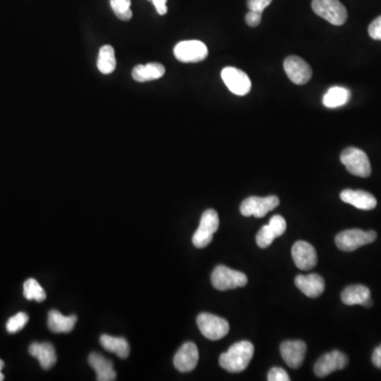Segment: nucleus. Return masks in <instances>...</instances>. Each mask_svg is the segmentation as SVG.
I'll return each mask as SVG.
<instances>
[{
    "label": "nucleus",
    "mask_w": 381,
    "mask_h": 381,
    "mask_svg": "<svg viewBox=\"0 0 381 381\" xmlns=\"http://www.w3.org/2000/svg\"><path fill=\"white\" fill-rule=\"evenodd\" d=\"M372 361L376 368L381 369V344L373 351Z\"/></svg>",
    "instance_id": "nucleus-35"
},
{
    "label": "nucleus",
    "mask_w": 381,
    "mask_h": 381,
    "mask_svg": "<svg viewBox=\"0 0 381 381\" xmlns=\"http://www.w3.org/2000/svg\"><path fill=\"white\" fill-rule=\"evenodd\" d=\"M341 299L347 305H362L364 307H372L373 300L371 291L367 286L351 285L345 288L341 294Z\"/></svg>",
    "instance_id": "nucleus-18"
},
{
    "label": "nucleus",
    "mask_w": 381,
    "mask_h": 381,
    "mask_svg": "<svg viewBox=\"0 0 381 381\" xmlns=\"http://www.w3.org/2000/svg\"><path fill=\"white\" fill-rule=\"evenodd\" d=\"M174 55L181 63H198L206 60L208 48L203 41H181L174 48Z\"/></svg>",
    "instance_id": "nucleus-9"
},
{
    "label": "nucleus",
    "mask_w": 381,
    "mask_h": 381,
    "mask_svg": "<svg viewBox=\"0 0 381 381\" xmlns=\"http://www.w3.org/2000/svg\"><path fill=\"white\" fill-rule=\"evenodd\" d=\"M165 68L159 63H150L146 65H138L133 69V79L137 82L145 83L158 80L165 76Z\"/></svg>",
    "instance_id": "nucleus-22"
},
{
    "label": "nucleus",
    "mask_w": 381,
    "mask_h": 381,
    "mask_svg": "<svg viewBox=\"0 0 381 381\" xmlns=\"http://www.w3.org/2000/svg\"><path fill=\"white\" fill-rule=\"evenodd\" d=\"M3 367H5V362L0 359V371L3 370Z\"/></svg>",
    "instance_id": "nucleus-36"
},
{
    "label": "nucleus",
    "mask_w": 381,
    "mask_h": 381,
    "mask_svg": "<svg viewBox=\"0 0 381 381\" xmlns=\"http://www.w3.org/2000/svg\"><path fill=\"white\" fill-rule=\"evenodd\" d=\"M377 238L375 231H363L360 229H351L342 231L336 236V245L345 252L355 251L360 247L372 244Z\"/></svg>",
    "instance_id": "nucleus-2"
},
{
    "label": "nucleus",
    "mask_w": 381,
    "mask_h": 381,
    "mask_svg": "<svg viewBox=\"0 0 381 381\" xmlns=\"http://www.w3.org/2000/svg\"><path fill=\"white\" fill-rule=\"evenodd\" d=\"M90 367L96 371V380L114 381L116 379V373L114 370L112 362L98 353H92L90 355Z\"/></svg>",
    "instance_id": "nucleus-21"
},
{
    "label": "nucleus",
    "mask_w": 381,
    "mask_h": 381,
    "mask_svg": "<svg viewBox=\"0 0 381 381\" xmlns=\"http://www.w3.org/2000/svg\"><path fill=\"white\" fill-rule=\"evenodd\" d=\"M98 69L103 74H110L114 72L116 66V55L114 50L110 45H105L99 51Z\"/></svg>",
    "instance_id": "nucleus-26"
},
{
    "label": "nucleus",
    "mask_w": 381,
    "mask_h": 381,
    "mask_svg": "<svg viewBox=\"0 0 381 381\" xmlns=\"http://www.w3.org/2000/svg\"><path fill=\"white\" fill-rule=\"evenodd\" d=\"M245 19L249 27H258L262 21V13L258 11H249Z\"/></svg>",
    "instance_id": "nucleus-33"
},
{
    "label": "nucleus",
    "mask_w": 381,
    "mask_h": 381,
    "mask_svg": "<svg viewBox=\"0 0 381 381\" xmlns=\"http://www.w3.org/2000/svg\"><path fill=\"white\" fill-rule=\"evenodd\" d=\"M29 321V317L27 313H19L17 315L10 318L7 323V331L10 333H19V331L23 329Z\"/></svg>",
    "instance_id": "nucleus-29"
},
{
    "label": "nucleus",
    "mask_w": 381,
    "mask_h": 381,
    "mask_svg": "<svg viewBox=\"0 0 381 381\" xmlns=\"http://www.w3.org/2000/svg\"><path fill=\"white\" fill-rule=\"evenodd\" d=\"M155 6L156 11L159 15H165L167 13V0H150Z\"/></svg>",
    "instance_id": "nucleus-34"
},
{
    "label": "nucleus",
    "mask_w": 381,
    "mask_h": 381,
    "mask_svg": "<svg viewBox=\"0 0 381 381\" xmlns=\"http://www.w3.org/2000/svg\"><path fill=\"white\" fill-rule=\"evenodd\" d=\"M219 227L218 214L216 211L209 209L201 215L200 224L193 236V245L196 248H205L213 240V234Z\"/></svg>",
    "instance_id": "nucleus-7"
},
{
    "label": "nucleus",
    "mask_w": 381,
    "mask_h": 381,
    "mask_svg": "<svg viewBox=\"0 0 381 381\" xmlns=\"http://www.w3.org/2000/svg\"><path fill=\"white\" fill-rule=\"evenodd\" d=\"M351 98V92L344 87H331L323 96V104L327 108H337L345 105Z\"/></svg>",
    "instance_id": "nucleus-25"
},
{
    "label": "nucleus",
    "mask_w": 381,
    "mask_h": 381,
    "mask_svg": "<svg viewBox=\"0 0 381 381\" xmlns=\"http://www.w3.org/2000/svg\"><path fill=\"white\" fill-rule=\"evenodd\" d=\"M349 363L347 356L341 351H333L320 357L315 364V374L318 377H325L336 371L343 370Z\"/></svg>",
    "instance_id": "nucleus-11"
},
{
    "label": "nucleus",
    "mask_w": 381,
    "mask_h": 381,
    "mask_svg": "<svg viewBox=\"0 0 381 381\" xmlns=\"http://www.w3.org/2000/svg\"><path fill=\"white\" fill-rule=\"evenodd\" d=\"M280 351L282 358L289 368L299 369L305 358L307 347L303 341L289 340L282 343Z\"/></svg>",
    "instance_id": "nucleus-16"
},
{
    "label": "nucleus",
    "mask_w": 381,
    "mask_h": 381,
    "mask_svg": "<svg viewBox=\"0 0 381 381\" xmlns=\"http://www.w3.org/2000/svg\"><path fill=\"white\" fill-rule=\"evenodd\" d=\"M280 205V199L276 196L258 197L251 196L245 199L240 205V213L243 216H266L270 211L274 210Z\"/></svg>",
    "instance_id": "nucleus-8"
},
{
    "label": "nucleus",
    "mask_w": 381,
    "mask_h": 381,
    "mask_svg": "<svg viewBox=\"0 0 381 381\" xmlns=\"http://www.w3.org/2000/svg\"><path fill=\"white\" fill-rule=\"evenodd\" d=\"M272 3V0H247V7L250 11H262Z\"/></svg>",
    "instance_id": "nucleus-31"
},
{
    "label": "nucleus",
    "mask_w": 381,
    "mask_h": 381,
    "mask_svg": "<svg viewBox=\"0 0 381 381\" xmlns=\"http://www.w3.org/2000/svg\"><path fill=\"white\" fill-rule=\"evenodd\" d=\"M295 283L304 295L309 298L320 297L325 289V278L317 274L298 276Z\"/></svg>",
    "instance_id": "nucleus-19"
},
{
    "label": "nucleus",
    "mask_w": 381,
    "mask_h": 381,
    "mask_svg": "<svg viewBox=\"0 0 381 381\" xmlns=\"http://www.w3.org/2000/svg\"><path fill=\"white\" fill-rule=\"evenodd\" d=\"M369 34L373 39L381 41V17H377L369 27Z\"/></svg>",
    "instance_id": "nucleus-32"
},
{
    "label": "nucleus",
    "mask_w": 381,
    "mask_h": 381,
    "mask_svg": "<svg viewBox=\"0 0 381 381\" xmlns=\"http://www.w3.org/2000/svg\"><path fill=\"white\" fill-rule=\"evenodd\" d=\"M29 353L31 356L39 359V364L43 370H49L56 363V354L51 343H32L29 347Z\"/></svg>",
    "instance_id": "nucleus-20"
},
{
    "label": "nucleus",
    "mask_w": 381,
    "mask_h": 381,
    "mask_svg": "<svg viewBox=\"0 0 381 381\" xmlns=\"http://www.w3.org/2000/svg\"><path fill=\"white\" fill-rule=\"evenodd\" d=\"M254 344L249 341H240L220 355L219 365L230 373L243 372L254 358Z\"/></svg>",
    "instance_id": "nucleus-1"
},
{
    "label": "nucleus",
    "mask_w": 381,
    "mask_h": 381,
    "mask_svg": "<svg viewBox=\"0 0 381 381\" xmlns=\"http://www.w3.org/2000/svg\"><path fill=\"white\" fill-rule=\"evenodd\" d=\"M341 163L353 175L367 178L371 175V163L368 155L356 147H347L341 153Z\"/></svg>",
    "instance_id": "nucleus-4"
},
{
    "label": "nucleus",
    "mask_w": 381,
    "mask_h": 381,
    "mask_svg": "<svg viewBox=\"0 0 381 381\" xmlns=\"http://www.w3.org/2000/svg\"><path fill=\"white\" fill-rule=\"evenodd\" d=\"M76 316H63L59 311H51L48 315V327L55 333H70L76 323Z\"/></svg>",
    "instance_id": "nucleus-23"
},
{
    "label": "nucleus",
    "mask_w": 381,
    "mask_h": 381,
    "mask_svg": "<svg viewBox=\"0 0 381 381\" xmlns=\"http://www.w3.org/2000/svg\"><path fill=\"white\" fill-rule=\"evenodd\" d=\"M222 79L228 90L236 96H246L251 90V81L240 69L226 67L222 70Z\"/></svg>",
    "instance_id": "nucleus-10"
},
{
    "label": "nucleus",
    "mask_w": 381,
    "mask_h": 381,
    "mask_svg": "<svg viewBox=\"0 0 381 381\" xmlns=\"http://www.w3.org/2000/svg\"><path fill=\"white\" fill-rule=\"evenodd\" d=\"M23 296L29 301L34 300L37 302L45 301L47 297L45 290L34 278H29L23 284Z\"/></svg>",
    "instance_id": "nucleus-27"
},
{
    "label": "nucleus",
    "mask_w": 381,
    "mask_h": 381,
    "mask_svg": "<svg viewBox=\"0 0 381 381\" xmlns=\"http://www.w3.org/2000/svg\"><path fill=\"white\" fill-rule=\"evenodd\" d=\"M284 70L288 78L292 83L297 85H304L309 82L313 76V70L305 61L302 60L301 57L288 56L284 62Z\"/></svg>",
    "instance_id": "nucleus-12"
},
{
    "label": "nucleus",
    "mask_w": 381,
    "mask_h": 381,
    "mask_svg": "<svg viewBox=\"0 0 381 381\" xmlns=\"http://www.w3.org/2000/svg\"><path fill=\"white\" fill-rule=\"evenodd\" d=\"M269 381H289L290 377L288 373L282 368H272L268 373Z\"/></svg>",
    "instance_id": "nucleus-30"
},
{
    "label": "nucleus",
    "mask_w": 381,
    "mask_h": 381,
    "mask_svg": "<svg viewBox=\"0 0 381 381\" xmlns=\"http://www.w3.org/2000/svg\"><path fill=\"white\" fill-rule=\"evenodd\" d=\"M211 282L214 288L225 291V290L244 287L248 283V278L243 272L231 269L227 266L219 265L213 270Z\"/></svg>",
    "instance_id": "nucleus-3"
},
{
    "label": "nucleus",
    "mask_w": 381,
    "mask_h": 381,
    "mask_svg": "<svg viewBox=\"0 0 381 381\" xmlns=\"http://www.w3.org/2000/svg\"><path fill=\"white\" fill-rule=\"evenodd\" d=\"M130 0H110L112 11L118 19L128 21L133 17V12L130 10Z\"/></svg>",
    "instance_id": "nucleus-28"
},
{
    "label": "nucleus",
    "mask_w": 381,
    "mask_h": 381,
    "mask_svg": "<svg viewBox=\"0 0 381 381\" xmlns=\"http://www.w3.org/2000/svg\"><path fill=\"white\" fill-rule=\"evenodd\" d=\"M311 8L318 17L333 25H342L347 19V11L339 0H313Z\"/></svg>",
    "instance_id": "nucleus-5"
},
{
    "label": "nucleus",
    "mask_w": 381,
    "mask_h": 381,
    "mask_svg": "<svg viewBox=\"0 0 381 381\" xmlns=\"http://www.w3.org/2000/svg\"><path fill=\"white\" fill-rule=\"evenodd\" d=\"M285 231V218L281 215H274L270 219L269 225L262 227V229L258 231L256 234V244L260 248H267L276 238L283 236Z\"/></svg>",
    "instance_id": "nucleus-13"
},
{
    "label": "nucleus",
    "mask_w": 381,
    "mask_h": 381,
    "mask_svg": "<svg viewBox=\"0 0 381 381\" xmlns=\"http://www.w3.org/2000/svg\"><path fill=\"white\" fill-rule=\"evenodd\" d=\"M3 379H5V376H3V373H1V371H0V381H3Z\"/></svg>",
    "instance_id": "nucleus-37"
},
{
    "label": "nucleus",
    "mask_w": 381,
    "mask_h": 381,
    "mask_svg": "<svg viewBox=\"0 0 381 381\" xmlns=\"http://www.w3.org/2000/svg\"><path fill=\"white\" fill-rule=\"evenodd\" d=\"M198 349L193 342H187L179 349L174 357V365L181 373H189L198 363Z\"/></svg>",
    "instance_id": "nucleus-15"
},
{
    "label": "nucleus",
    "mask_w": 381,
    "mask_h": 381,
    "mask_svg": "<svg viewBox=\"0 0 381 381\" xmlns=\"http://www.w3.org/2000/svg\"><path fill=\"white\" fill-rule=\"evenodd\" d=\"M100 342L106 351L114 353L119 358L125 359L130 355V345L126 339L122 338V337L102 335Z\"/></svg>",
    "instance_id": "nucleus-24"
},
{
    "label": "nucleus",
    "mask_w": 381,
    "mask_h": 381,
    "mask_svg": "<svg viewBox=\"0 0 381 381\" xmlns=\"http://www.w3.org/2000/svg\"><path fill=\"white\" fill-rule=\"evenodd\" d=\"M197 325L201 333L212 341L220 340L230 331L228 321L212 313H200L197 317Z\"/></svg>",
    "instance_id": "nucleus-6"
},
{
    "label": "nucleus",
    "mask_w": 381,
    "mask_h": 381,
    "mask_svg": "<svg viewBox=\"0 0 381 381\" xmlns=\"http://www.w3.org/2000/svg\"><path fill=\"white\" fill-rule=\"evenodd\" d=\"M291 254L294 262L299 269L311 270L317 265V252L309 243L304 240L296 243L292 246Z\"/></svg>",
    "instance_id": "nucleus-14"
},
{
    "label": "nucleus",
    "mask_w": 381,
    "mask_h": 381,
    "mask_svg": "<svg viewBox=\"0 0 381 381\" xmlns=\"http://www.w3.org/2000/svg\"><path fill=\"white\" fill-rule=\"evenodd\" d=\"M341 200L360 210H373L377 206V200L372 194L361 189H344L340 194Z\"/></svg>",
    "instance_id": "nucleus-17"
}]
</instances>
